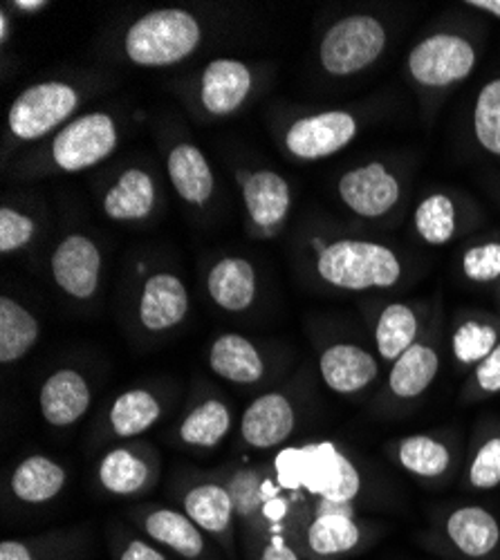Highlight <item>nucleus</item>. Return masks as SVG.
<instances>
[{"label":"nucleus","instance_id":"1","mask_svg":"<svg viewBox=\"0 0 500 560\" xmlns=\"http://www.w3.org/2000/svg\"><path fill=\"white\" fill-rule=\"evenodd\" d=\"M200 36V25L189 12L158 10L130 25L124 48L135 66L164 68L194 55Z\"/></svg>","mask_w":500,"mask_h":560},{"label":"nucleus","instance_id":"2","mask_svg":"<svg viewBox=\"0 0 500 560\" xmlns=\"http://www.w3.org/2000/svg\"><path fill=\"white\" fill-rule=\"evenodd\" d=\"M316 271L335 288L371 290L395 285L402 267L397 256L382 245L341 241L322 252L316 260Z\"/></svg>","mask_w":500,"mask_h":560},{"label":"nucleus","instance_id":"3","mask_svg":"<svg viewBox=\"0 0 500 560\" xmlns=\"http://www.w3.org/2000/svg\"><path fill=\"white\" fill-rule=\"evenodd\" d=\"M386 48L384 25L373 16H348L333 25L322 40V66L335 74L346 77L369 68Z\"/></svg>","mask_w":500,"mask_h":560},{"label":"nucleus","instance_id":"4","mask_svg":"<svg viewBox=\"0 0 500 560\" xmlns=\"http://www.w3.org/2000/svg\"><path fill=\"white\" fill-rule=\"evenodd\" d=\"M79 104L77 90L61 81H45L27 88L12 104L8 121L10 130L25 142L40 139L66 121Z\"/></svg>","mask_w":500,"mask_h":560},{"label":"nucleus","instance_id":"5","mask_svg":"<svg viewBox=\"0 0 500 560\" xmlns=\"http://www.w3.org/2000/svg\"><path fill=\"white\" fill-rule=\"evenodd\" d=\"M117 147V126L104 113H90L70 121L53 144L55 162L66 173H79L104 162Z\"/></svg>","mask_w":500,"mask_h":560},{"label":"nucleus","instance_id":"6","mask_svg":"<svg viewBox=\"0 0 500 560\" xmlns=\"http://www.w3.org/2000/svg\"><path fill=\"white\" fill-rule=\"evenodd\" d=\"M182 511L218 542L226 560H243L239 545L236 509L230 489L216 482L196 485L185 493Z\"/></svg>","mask_w":500,"mask_h":560},{"label":"nucleus","instance_id":"7","mask_svg":"<svg viewBox=\"0 0 500 560\" xmlns=\"http://www.w3.org/2000/svg\"><path fill=\"white\" fill-rule=\"evenodd\" d=\"M476 66V52L463 36L435 34L418 43L411 57H408V70L422 85L442 88L449 83L463 81Z\"/></svg>","mask_w":500,"mask_h":560},{"label":"nucleus","instance_id":"8","mask_svg":"<svg viewBox=\"0 0 500 560\" xmlns=\"http://www.w3.org/2000/svg\"><path fill=\"white\" fill-rule=\"evenodd\" d=\"M354 135V117L344 110H333L294 121L286 135V147L301 160H322L346 149Z\"/></svg>","mask_w":500,"mask_h":560},{"label":"nucleus","instance_id":"9","mask_svg":"<svg viewBox=\"0 0 500 560\" xmlns=\"http://www.w3.org/2000/svg\"><path fill=\"white\" fill-rule=\"evenodd\" d=\"M226 489H230L236 509L241 558L258 560L269 538L275 536L265 506V485L256 471H239Z\"/></svg>","mask_w":500,"mask_h":560},{"label":"nucleus","instance_id":"10","mask_svg":"<svg viewBox=\"0 0 500 560\" xmlns=\"http://www.w3.org/2000/svg\"><path fill=\"white\" fill-rule=\"evenodd\" d=\"M102 254L85 236H68L53 256V273L57 285L72 299L85 301L100 288Z\"/></svg>","mask_w":500,"mask_h":560},{"label":"nucleus","instance_id":"11","mask_svg":"<svg viewBox=\"0 0 500 560\" xmlns=\"http://www.w3.org/2000/svg\"><path fill=\"white\" fill-rule=\"evenodd\" d=\"M339 196L357 215L380 218L397 205L399 184L382 164H369L341 177Z\"/></svg>","mask_w":500,"mask_h":560},{"label":"nucleus","instance_id":"12","mask_svg":"<svg viewBox=\"0 0 500 560\" xmlns=\"http://www.w3.org/2000/svg\"><path fill=\"white\" fill-rule=\"evenodd\" d=\"M296 424L290 399L281 393H265L256 397L243 412L241 438L252 448H275L283 444Z\"/></svg>","mask_w":500,"mask_h":560},{"label":"nucleus","instance_id":"13","mask_svg":"<svg viewBox=\"0 0 500 560\" xmlns=\"http://www.w3.org/2000/svg\"><path fill=\"white\" fill-rule=\"evenodd\" d=\"M140 529L149 540L162 545L185 560H207L209 540L207 534L187 516L185 511L166 506L142 513Z\"/></svg>","mask_w":500,"mask_h":560},{"label":"nucleus","instance_id":"14","mask_svg":"<svg viewBox=\"0 0 500 560\" xmlns=\"http://www.w3.org/2000/svg\"><path fill=\"white\" fill-rule=\"evenodd\" d=\"M93 401V393L81 372L63 368L53 372L40 386L38 404L45 422L57 429L77 424Z\"/></svg>","mask_w":500,"mask_h":560},{"label":"nucleus","instance_id":"15","mask_svg":"<svg viewBox=\"0 0 500 560\" xmlns=\"http://www.w3.org/2000/svg\"><path fill=\"white\" fill-rule=\"evenodd\" d=\"M361 540L359 525L348 511H324L316 513L314 521L305 527L303 542L294 545L303 558L333 560L352 551Z\"/></svg>","mask_w":500,"mask_h":560},{"label":"nucleus","instance_id":"16","mask_svg":"<svg viewBox=\"0 0 500 560\" xmlns=\"http://www.w3.org/2000/svg\"><path fill=\"white\" fill-rule=\"evenodd\" d=\"M187 312L189 294L177 276L155 273L147 280L140 301V320L147 330H171L185 320Z\"/></svg>","mask_w":500,"mask_h":560},{"label":"nucleus","instance_id":"17","mask_svg":"<svg viewBox=\"0 0 500 560\" xmlns=\"http://www.w3.org/2000/svg\"><path fill=\"white\" fill-rule=\"evenodd\" d=\"M252 90V74L234 59L211 61L202 74V104L211 115H230L243 106Z\"/></svg>","mask_w":500,"mask_h":560},{"label":"nucleus","instance_id":"18","mask_svg":"<svg viewBox=\"0 0 500 560\" xmlns=\"http://www.w3.org/2000/svg\"><path fill=\"white\" fill-rule=\"evenodd\" d=\"M319 370L330 390L352 395L373 384L377 377V361L359 346L339 343L322 354Z\"/></svg>","mask_w":500,"mask_h":560},{"label":"nucleus","instance_id":"19","mask_svg":"<svg viewBox=\"0 0 500 560\" xmlns=\"http://www.w3.org/2000/svg\"><path fill=\"white\" fill-rule=\"evenodd\" d=\"M209 365L224 382L241 386L256 384L265 375V361L258 348L241 335L218 337L209 352Z\"/></svg>","mask_w":500,"mask_h":560},{"label":"nucleus","instance_id":"20","mask_svg":"<svg viewBox=\"0 0 500 560\" xmlns=\"http://www.w3.org/2000/svg\"><path fill=\"white\" fill-rule=\"evenodd\" d=\"M66 480L68 474L59 462L45 455H30L14 469L10 489L25 504H45L63 491Z\"/></svg>","mask_w":500,"mask_h":560},{"label":"nucleus","instance_id":"21","mask_svg":"<svg viewBox=\"0 0 500 560\" xmlns=\"http://www.w3.org/2000/svg\"><path fill=\"white\" fill-rule=\"evenodd\" d=\"M312 457V478L310 487L319 493L322 500H330L337 504H350L361 487L359 474L354 466L333 446L314 448Z\"/></svg>","mask_w":500,"mask_h":560},{"label":"nucleus","instance_id":"22","mask_svg":"<svg viewBox=\"0 0 500 560\" xmlns=\"http://www.w3.org/2000/svg\"><path fill=\"white\" fill-rule=\"evenodd\" d=\"M213 303L226 312H243L254 303L256 273L243 258H222L207 278Z\"/></svg>","mask_w":500,"mask_h":560},{"label":"nucleus","instance_id":"23","mask_svg":"<svg viewBox=\"0 0 500 560\" xmlns=\"http://www.w3.org/2000/svg\"><path fill=\"white\" fill-rule=\"evenodd\" d=\"M446 534L469 558H485L500 542L498 521L480 506L456 509L446 521Z\"/></svg>","mask_w":500,"mask_h":560},{"label":"nucleus","instance_id":"24","mask_svg":"<svg viewBox=\"0 0 500 560\" xmlns=\"http://www.w3.org/2000/svg\"><path fill=\"white\" fill-rule=\"evenodd\" d=\"M243 198L258 226H275L288 215L290 186L275 171H256L243 184Z\"/></svg>","mask_w":500,"mask_h":560},{"label":"nucleus","instance_id":"25","mask_svg":"<svg viewBox=\"0 0 500 560\" xmlns=\"http://www.w3.org/2000/svg\"><path fill=\"white\" fill-rule=\"evenodd\" d=\"M168 177L182 200L205 205L213 194V173L200 149L177 144L168 155Z\"/></svg>","mask_w":500,"mask_h":560},{"label":"nucleus","instance_id":"26","mask_svg":"<svg viewBox=\"0 0 500 560\" xmlns=\"http://www.w3.org/2000/svg\"><path fill=\"white\" fill-rule=\"evenodd\" d=\"M155 207V186L147 171L128 168L106 194L104 211L113 220H142Z\"/></svg>","mask_w":500,"mask_h":560},{"label":"nucleus","instance_id":"27","mask_svg":"<svg viewBox=\"0 0 500 560\" xmlns=\"http://www.w3.org/2000/svg\"><path fill=\"white\" fill-rule=\"evenodd\" d=\"M100 482L113 495H135L151 485L149 462L130 448H115L100 462Z\"/></svg>","mask_w":500,"mask_h":560},{"label":"nucleus","instance_id":"28","mask_svg":"<svg viewBox=\"0 0 500 560\" xmlns=\"http://www.w3.org/2000/svg\"><path fill=\"white\" fill-rule=\"evenodd\" d=\"M438 368H440V359L435 350L429 346L416 343L395 361L388 377V386L395 397L414 399L433 384Z\"/></svg>","mask_w":500,"mask_h":560},{"label":"nucleus","instance_id":"29","mask_svg":"<svg viewBox=\"0 0 500 560\" xmlns=\"http://www.w3.org/2000/svg\"><path fill=\"white\" fill-rule=\"evenodd\" d=\"M162 417V404L151 390L132 388L121 393L111 408V429L117 438L128 440L147 433Z\"/></svg>","mask_w":500,"mask_h":560},{"label":"nucleus","instance_id":"30","mask_svg":"<svg viewBox=\"0 0 500 560\" xmlns=\"http://www.w3.org/2000/svg\"><path fill=\"white\" fill-rule=\"evenodd\" d=\"M38 339V320L10 296L0 299V363L23 359Z\"/></svg>","mask_w":500,"mask_h":560},{"label":"nucleus","instance_id":"31","mask_svg":"<svg viewBox=\"0 0 500 560\" xmlns=\"http://www.w3.org/2000/svg\"><path fill=\"white\" fill-rule=\"evenodd\" d=\"M232 422V410L226 408V404L218 399H207L196 406L185 417V422L179 424V440L189 446L213 448L230 435Z\"/></svg>","mask_w":500,"mask_h":560},{"label":"nucleus","instance_id":"32","mask_svg":"<svg viewBox=\"0 0 500 560\" xmlns=\"http://www.w3.org/2000/svg\"><path fill=\"white\" fill-rule=\"evenodd\" d=\"M416 335L418 318L414 310L402 303H393L382 312L377 320V350L386 361H397L408 348L416 346Z\"/></svg>","mask_w":500,"mask_h":560},{"label":"nucleus","instance_id":"33","mask_svg":"<svg viewBox=\"0 0 500 560\" xmlns=\"http://www.w3.org/2000/svg\"><path fill=\"white\" fill-rule=\"evenodd\" d=\"M399 462L406 471L420 478H435L449 469L451 453L433 438L414 435L399 444Z\"/></svg>","mask_w":500,"mask_h":560},{"label":"nucleus","instance_id":"34","mask_svg":"<svg viewBox=\"0 0 500 560\" xmlns=\"http://www.w3.org/2000/svg\"><path fill=\"white\" fill-rule=\"evenodd\" d=\"M416 226L429 245H444L456 231V211L446 196L438 194L427 198L416 211Z\"/></svg>","mask_w":500,"mask_h":560},{"label":"nucleus","instance_id":"35","mask_svg":"<svg viewBox=\"0 0 500 560\" xmlns=\"http://www.w3.org/2000/svg\"><path fill=\"white\" fill-rule=\"evenodd\" d=\"M474 128L482 149L500 155V79L480 90L474 110Z\"/></svg>","mask_w":500,"mask_h":560},{"label":"nucleus","instance_id":"36","mask_svg":"<svg viewBox=\"0 0 500 560\" xmlns=\"http://www.w3.org/2000/svg\"><path fill=\"white\" fill-rule=\"evenodd\" d=\"M496 343H498V335L493 328L469 320L461 325L456 337H453V352H456L458 361L463 363H478L493 352Z\"/></svg>","mask_w":500,"mask_h":560},{"label":"nucleus","instance_id":"37","mask_svg":"<svg viewBox=\"0 0 500 560\" xmlns=\"http://www.w3.org/2000/svg\"><path fill=\"white\" fill-rule=\"evenodd\" d=\"M34 220L10 207L0 209V252L10 254L25 247L34 236Z\"/></svg>","mask_w":500,"mask_h":560},{"label":"nucleus","instance_id":"38","mask_svg":"<svg viewBox=\"0 0 500 560\" xmlns=\"http://www.w3.org/2000/svg\"><path fill=\"white\" fill-rule=\"evenodd\" d=\"M469 480L476 489H493L500 485V438L480 446L472 464Z\"/></svg>","mask_w":500,"mask_h":560},{"label":"nucleus","instance_id":"39","mask_svg":"<svg viewBox=\"0 0 500 560\" xmlns=\"http://www.w3.org/2000/svg\"><path fill=\"white\" fill-rule=\"evenodd\" d=\"M68 545H45L43 540H3L0 560H66Z\"/></svg>","mask_w":500,"mask_h":560},{"label":"nucleus","instance_id":"40","mask_svg":"<svg viewBox=\"0 0 500 560\" xmlns=\"http://www.w3.org/2000/svg\"><path fill=\"white\" fill-rule=\"evenodd\" d=\"M463 269L467 278L478 280V283H487L500 276V245L489 243L482 247H474L463 258Z\"/></svg>","mask_w":500,"mask_h":560},{"label":"nucleus","instance_id":"41","mask_svg":"<svg viewBox=\"0 0 500 560\" xmlns=\"http://www.w3.org/2000/svg\"><path fill=\"white\" fill-rule=\"evenodd\" d=\"M115 560H168V556L153 545V540L126 536L111 545Z\"/></svg>","mask_w":500,"mask_h":560},{"label":"nucleus","instance_id":"42","mask_svg":"<svg viewBox=\"0 0 500 560\" xmlns=\"http://www.w3.org/2000/svg\"><path fill=\"white\" fill-rule=\"evenodd\" d=\"M476 382L485 393H500V343L485 361H480L476 370Z\"/></svg>","mask_w":500,"mask_h":560},{"label":"nucleus","instance_id":"43","mask_svg":"<svg viewBox=\"0 0 500 560\" xmlns=\"http://www.w3.org/2000/svg\"><path fill=\"white\" fill-rule=\"evenodd\" d=\"M258 560H303V556L296 551L294 545L286 540L283 534H275L260 551Z\"/></svg>","mask_w":500,"mask_h":560},{"label":"nucleus","instance_id":"44","mask_svg":"<svg viewBox=\"0 0 500 560\" xmlns=\"http://www.w3.org/2000/svg\"><path fill=\"white\" fill-rule=\"evenodd\" d=\"M467 5L485 10V12H491V14H496L500 19V0H469Z\"/></svg>","mask_w":500,"mask_h":560},{"label":"nucleus","instance_id":"45","mask_svg":"<svg viewBox=\"0 0 500 560\" xmlns=\"http://www.w3.org/2000/svg\"><path fill=\"white\" fill-rule=\"evenodd\" d=\"M14 8H19L23 12H36L40 8H48V3H45V0H16Z\"/></svg>","mask_w":500,"mask_h":560},{"label":"nucleus","instance_id":"46","mask_svg":"<svg viewBox=\"0 0 500 560\" xmlns=\"http://www.w3.org/2000/svg\"><path fill=\"white\" fill-rule=\"evenodd\" d=\"M0 40H8V16L0 14Z\"/></svg>","mask_w":500,"mask_h":560}]
</instances>
